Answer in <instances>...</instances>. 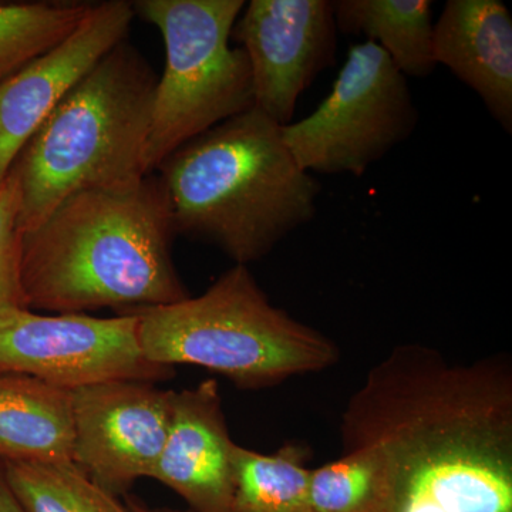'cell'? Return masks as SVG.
Returning <instances> with one entry per match:
<instances>
[{
	"label": "cell",
	"mask_w": 512,
	"mask_h": 512,
	"mask_svg": "<svg viewBox=\"0 0 512 512\" xmlns=\"http://www.w3.org/2000/svg\"><path fill=\"white\" fill-rule=\"evenodd\" d=\"M340 440L379 458L384 512H512L511 357L394 346L349 397Z\"/></svg>",
	"instance_id": "6da1fadb"
},
{
	"label": "cell",
	"mask_w": 512,
	"mask_h": 512,
	"mask_svg": "<svg viewBox=\"0 0 512 512\" xmlns=\"http://www.w3.org/2000/svg\"><path fill=\"white\" fill-rule=\"evenodd\" d=\"M170 202L148 175L126 191L76 192L20 234L26 308L56 315L120 313L190 298L175 269Z\"/></svg>",
	"instance_id": "7a4b0ae2"
},
{
	"label": "cell",
	"mask_w": 512,
	"mask_h": 512,
	"mask_svg": "<svg viewBox=\"0 0 512 512\" xmlns=\"http://www.w3.org/2000/svg\"><path fill=\"white\" fill-rule=\"evenodd\" d=\"M156 173L175 234L210 242L235 265L265 258L309 224L322 190L296 163L282 126L256 107L192 138Z\"/></svg>",
	"instance_id": "3957f363"
},
{
	"label": "cell",
	"mask_w": 512,
	"mask_h": 512,
	"mask_svg": "<svg viewBox=\"0 0 512 512\" xmlns=\"http://www.w3.org/2000/svg\"><path fill=\"white\" fill-rule=\"evenodd\" d=\"M158 76L123 40L57 104L10 168L20 234L87 190L126 191L148 177L144 153Z\"/></svg>",
	"instance_id": "277c9868"
},
{
	"label": "cell",
	"mask_w": 512,
	"mask_h": 512,
	"mask_svg": "<svg viewBox=\"0 0 512 512\" xmlns=\"http://www.w3.org/2000/svg\"><path fill=\"white\" fill-rule=\"evenodd\" d=\"M130 313L148 362L204 367L241 389H268L339 362L338 345L275 306L245 265L197 298Z\"/></svg>",
	"instance_id": "5b68a950"
},
{
	"label": "cell",
	"mask_w": 512,
	"mask_h": 512,
	"mask_svg": "<svg viewBox=\"0 0 512 512\" xmlns=\"http://www.w3.org/2000/svg\"><path fill=\"white\" fill-rule=\"evenodd\" d=\"M134 13L160 30L164 72L158 77L144 168L192 138L255 106L247 53L231 47L244 0H137Z\"/></svg>",
	"instance_id": "8992f818"
},
{
	"label": "cell",
	"mask_w": 512,
	"mask_h": 512,
	"mask_svg": "<svg viewBox=\"0 0 512 512\" xmlns=\"http://www.w3.org/2000/svg\"><path fill=\"white\" fill-rule=\"evenodd\" d=\"M409 82L372 42L350 47L332 90L311 116L282 127L302 170L359 178L416 130Z\"/></svg>",
	"instance_id": "52a82bcc"
},
{
	"label": "cell",
	"mask_w": 512,
	"mask_h": 512,
	"mask_svg": "<svg viewBox=\"0 0 512 512\" xmlns=\"http://www.w3.org/2000/svg\"><path fill=\"white\" fill-rule=\"evenodd\" d=\"M0 373L73 390L113 379L156 383L173 376L174 369L143 356L134 313L94 318L0 306Z\"/></svg>",
	"instance_id": "ba28073f"
},
{
	"label": "cell",
	"mask_w": 512,
	"mask_h": 512,
	"mask_svg": "<svg viewBox=\"0 0 512 512\" xmlns=\"http://www.w3.org/2000/svg\"><path fill=\"white\" fill-rule=\"evenodd\" d=\"M173 390L146 380L113 379L72 390L73 463L107 493L127 495L151 478L165 446Z\"/></svg>",
	"instance_id": "9c48e42d"
},
{
	"label": "cell",
	"mask_w": 512,
	"mask_h": 512,
	"mask_svg": "<svg viewBox=\"0 0 512 512\" xmlns=\"http://www.w3.org/2000/svg\"><path fill=\"white\" fill-rule=\"evenodd\" d=\"M338 26L329 0H251L231 39L247 53L256 109L292 123L299 97L335 64Z\"/></svg>",
	"instance_id": "30bf717a"
},
{
	"label": "cell",
	"mask_w": 512,
	"mask_h": 512,
	"mask_svg": "<svg viewBox=\"0 0 512 512\" xmlns=\"http://www.w3.org/2000/svg\"><path fill=\"white\" fill-rule=\"evenodd\" d=\"M133 2L94 3L64 42L0 83V185L22 148L101 57L127 39Z\"/></svg>",
	"instance_id": "8fae6325"
},
{
	"label": "cell",
	"mask_w": 512,
	"mask_h": 512,
	"mask_svg": "<svg viewBox=\"0 0 512 512\" xmlns=\"http://www.w3.org/2000/svg\"><path fill=\"white\" fill-rule=\"evenodd\" d=\"M235 444L217 380L174 392L170 430L151 478L180 495L192 512H234Z\"/></svg>",
	"instance_id": "7c38bea8"
},
{
	"label": "cell",
	"mask_w": 512,
	"mask_h": 512,
	"mask_svg": "<svg viewBox=\"0 0 512 512\" xmlns=\"http://www.w3.org/2000/svg\"><path fill=\"white\" fill-rule=\"evenodd\" d=\"M434 60L478 94L512 133V18L500 0H448L434 25Z\"/></svg>",
	"instance_id": "4fadbf2b"
},
{
	"label": "cell",
	"mask_w": 512,
	"mask_h": 512,
	"mask_svg": "<svg viewBox=\"0 0 512 512\" xmlns=\"http://www.w3.org/2000/svg\"><path fill=\"white\" fill-rule=\"evenodd\" d=\"M72 390L0 373V461L73 463Z\"/></svg>",
	"instance_id": "5bb4252c"
},
{
	"label": "cell",
	"mask_w": 512,
	"mask_h": 512,
	"mask_svg": "<svg viewBox=\"0 0 512 512\" xmlns=\"http://www.w3.org/2000/svg\"><path fill=\"white\" fill-rule=\"evenodd\" d=\"M333 10L339 32L375 43L404 76L429 77L436 69L430 0H338Z\"/></svg>",
	"instance_id": "9a60e30c"
},
{
	"label": "cell",
	"mask_w": 512,
	"mask_h": 512,
	"mask_svg": "<svg viewBox=\"0 0 512 512\" xmlns=\"http://www.w3.org/2000/svg\"><path fill=\"white\" fill-rule=\"evenodd\" d=\"M308 450L288 443L272 454L235 444L234 512H312Z\"/></svg>",
	"instance_id": "2e32d148"
},
{
	"label": "cell",
	"mask_w": 512,
	"mask_h": 512,
	"mask_svg": "<svg viewBox=\"0 0 512 512\" xmlns=\"http://www.w3.org/2000/svg\"><path fill=\"white\" fill-rule=\"evenodd\" d=\"M10 491L26 512H128L74 463L0 461Z\"/></svg>",
	"instance_id": "e0dca14e"
},
{
	"label": "cell",
	"mask_w": 512,
	"mask_h": 512,
	"mask_svg": "<svg viewBox=\"0 0 512 512\" xmlns=\"http://www.w3.org/2000/svg\"><path fill=\"white\" fill-rule=\"evenodd\" d=\"M94 3H0V83L64 42Z\"/></svg>",
	"instance_id": "ac0fdd59"
},
{
	"label": "cell",
	"mask_w": 512,
	"mask_h": 512,
	"mask_svg": "<svg viewBox=\"0 0 512 512\" xmlns=\"http://www.w3.org/2000/svg\"><path fill=\"white\" fill-rule=\"evenodd\" d=\"M386 476L370 448H343L342 456L309 474L312 512H384Z\"/></svg>",
	"instance_id": "d6986e66"
},
{
	"label": "cell",
	"mask_w": 512,
	"mask_h": 512,
	"mask_svg": "<svg viewBox=\"0 0 512 512\" xmlns=\"http://www.w3.org/2000/svg\"><path fill=\"white\" fill-rule=\"evenodd\" d=\"M20 192L18 178L9 173L0 185V306H23L20 286Z\"/></svg>",
	"instance_id": "ffe728a7"
},
{
	"label": "cell",
	"mask_w": 512,
	"mask_h": 512,
	"mask_svg": "<svg viewBox=\"0 0 512 512\" xmlns=\"http://www.w3.org/2000/svg\"><path fill=\"white\" fill-rule=\"evenodd\" d=\"M0 512H26L10 491L5 476H3L2 464H0Z\"/></svg>",
	"instance_id": "44dd1931"
},
{
	"label": "cell",
	"mask_w": 512,
	"mask_h": 512,
	"mask_svg": "<svg viewBox=\"0 0 512 512\" xmlns=\"http://www.w3.org/2000/svg\"><path fill=\"white\" fill-rule=\"evenodd\" d=\"M124 504H126L128 512H192L190 510H174V508L167 507H150V505L141 501L140 498L134 497V495H126Z\"/></svg>",
	"instance_id": "7402d4cb"
}]
</instances>
